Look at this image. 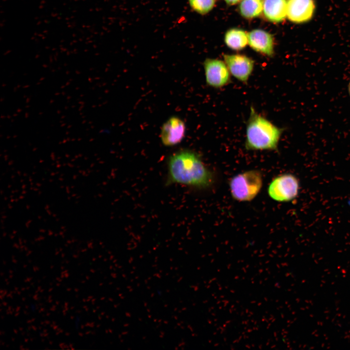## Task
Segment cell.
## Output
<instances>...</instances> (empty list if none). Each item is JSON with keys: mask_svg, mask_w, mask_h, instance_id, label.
Returning a JSON list of instances; mask_svg holds the SVG:
<instances>
[{"mask_svg": "<svg viewBox=\"0 0 350 350\" xmlns=\"http://www.w3.org/2000/svg\"><path fill=\"white\" fill-rule=\"evenodd\" d=\"M166 186L179 184L198 189L212 186L214 175L196 152L182 149L171 155L167 160Z\"/></svg>", "mask_w": 350, "mask_h": 350, "instance_id": "1", "label": "cell"}, {"mask_svg": "<svg viewBox=\"0 0 350 350\" xmlns=\"http://www.w3.org/2000/svg\"><path fill=\"white\" fill-rule=\"evenodd\" d=\"M284 130L251 106L246 126L245 148L247 150H276Z\"/></svg>", "mask_w": 350, "mask_h": 350, "instance_id": "2", "label": "cell"}, {"mask_svg": "<svg viewBox=\"0 0 350 350\" xmlns=\"http://www.w3.org/2000/svg\"><path fill=\"white\" fill-rule=\"evenodd\" d=\"M263 183L262 173L251 170L238 174L229 181V189L232 198L238 201L252 200L260 192Z\"/></svg>", "mask_w": 350, "mask_h": 350, "instance_id": "3", "label": "cell"}, {"mask_svg": "<svg viewBox=\"0 0 350 350\" xmlns=\"http://www.w3.org/2000/svg\"><path fill=\"white\" fill-rule=\"evenodd\" d=\"M299 182L298 178L291 174H284L275 177L269 185L268 194L274 200L287 202L294 199L298 195Z\"/></svg>", "mask_w": 350, "mask_h": 350, "instance_id": "4", "label": "cell"}, {"mask_svg": "<svg viewBox=\"0 0 350 350\" xmlns=\"http://www.w3.org/2000/svg\"><path fill=\"white\" fill-rule=\"evenodd\" d=\"M206 82L210 87L221 88L231 82L230 73L225 62L216 59H206L203 64Z\"/></svg>", "mask_w": 350, "mask_h": 350, "instance_id": "5", "label": "cell"}, {"mask_svg": "<svg viewBox=\"0 0 350 350\" xmlns=\"http://www.w3.org/2000/svg\"><path fill=\"white\" fill-rule=\"evenodd\" d=\"M224 59L230 74L239 81L247 83L253 70L254 61L240 54H225Z\"/></svg>", "mask_w": 350, "mask_h": 350, "instance_id": "6", "label": "cell"}, {"mask_svg": "<svg viewBox=\"0 0 350 350\" xmlns=\"http://www.w3.org/2000/svg\"><path fill=\"white\" fill-rule=\"evenodd\" d=\"M186 133V125L184 121L176 116L169 118L162 125L160 138L162 144L172 147L180 143Z\"/></svg>", "mask_w": 350, "mask_h": 350, "instance_id": "7", "label": "cell"}, {"mask_svg": "<svg viewBox=\"0 0 350 350\" xmlns=\"http://www.w3.org/2000/svg\"><path fill=\"white\" fill-rule=\"evenodd\" d=\"M287 17L293 22H306L313 17L315 10L314 0H287Z\"/></svg>", "mask_w": 350, "mask_h": 350, "instance_id": "8", "label": "cell"}, {"mask_svg": "<svg viewBox=\"0 0 350 350\" xmlns=\"http://www.w3.org/2000/svg\"><path fill=\"white\" fill-rule=\"evenodd\" d=\"M248 44L255 51L268 56L274 54V39L268 32L256 29L248 34Z\"/></svg>", "mask_w": 350, "mask_h": 350, "instance_id": "9", "label": "cell"}, {"mask_svg": "<svg viewBox=\"0 0 350 350\" xmlns=\"http://www.w3.org/2000/svg\"><path fill=\"white\" fill-rule=\"evenodd\" d=\"M286 0H263V12L269 20L279 22L287 17Z\"/></svg>", "mask_w": 350, "mask_h": 350, "instance_id": "10", "label": "cell"}, {"mask_svg": "<svg viewBox=\"0 0 350 350\" xmlns=\"http://www.w3.org/2000/svg\"><path fill=\"white\" fill-rule=\"evenodd\" d=\"M225 40L227 46L235 50H241L248 43V34L239 29L228 30L225 35Z\"/></svg>", "mask_w": 350, "mask_h": 350, "instance_id": "11", "label": "cell"}, {"mask_svg": "<svg viewBox=\"0 0 350 350\" xmlns=\"http://www.w3.org/2000/svg\"><path fill=\"white\" fill-rule=\"evenodd\" d=\"M263 0H242L239 9L241 15L246 18H252L263 11Z\"/></svg>", "mask_w": 350, "mask_h": 350, "instance_id": "12", "label": "cell"}, {"mask_svg": "<svg viewBox=\"0 0 350 350\" xmlns=\"http://www.w3.org/2000/svg\"><path fill=\"white\" fill-rule=\"evenodd\" d=\"M192 8L199 14L204 15L214 7L215 0H189Z\"/></svg>", "mask_w": 350, "mask_h": 350, "instance_id": "13", "label": "cell"}, {"mask_svg": "<svg viewBox=\"0 0 350 350\" xmlns=\"http://www.w3.org/2000/svg\"><path fill=\"white\" fill-rule=\"evenodd\" d=\"M226 3L228 5H234L239 1H240L241 0H225Z\"/></svg>", "mask_w": 350, "mask_h": 350, "instance_id": "14", "label": "cell"}, {"mask_svg": "<svg viewBox=\"0 0 350 350\" xmlns=\"http://www.w3.org/2000/svg\"><path fill=\"white\" fill-rule=\"evenodd\" d=\"M348 90L349 94L350 96V82H349L348 86Z\"/></svg>", "mask_w": 350, "mask_h": 350, "instance_id": "15", "label": "cell"}]
</instances>
